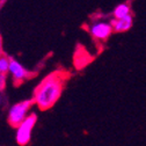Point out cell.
Here are the masks:
<instances>
[{
    "label": "cell",
    "instance_id": "cell-5",
    "mask_svg": "<svg viewBox=\"0 0 146 146\" xmlns=\"http://www.w3.org/2000/svg\"><path fill=\"white\" fill-rule=\"evenodd\" d=\"M8 73L12 76L14 85H20L21 82H23L25 80H27L28 78H30V72L27 71L19 62L14 58H11L9 60V68H8Z\"/></svg>",
    "mask_w": 146,
    "mask_h": 146
},
{
    "label": "cell",
    "instance_id": "cell-9",
    "mask_svg": "<svg viewBox=\"0 0 146 146\" xmlns=\"http://www.w3.org/2000/svg\"><path fill=\"white\" fill-rule=\"evenodd\" d=\"M6 86V74L0 73V90H3Z\"/></svg>",
    "mask_w": 146,
    "mask_h": 146
},
{
    "label": "cell",
    "instance_id": "cell-4",
    "mask_svg": "<svg viewBox=\"0 0 146 146\" xmlns=\"http://www.w3.org/2000/svg\"><path fill=\"white\" fill-rule=\"evenodd\" d=\"M88 31L95 41L104 42L110 37V35L114 33L113 26H111V20L107 21L103 19H95L88 25Z\"/></svg>",
    "mask_w": 146,
    "mask_h": 146
},
{
    "label": "cell",
    "instance_id": "cell-8",
    "mask_svg": "<svg viewBox=\"0 0 146 146\" xmlns=\"http://www.w3.org/2000/svg\"><path fill=\"white\" fill-rule=\"evenodd\" d=\"M9 60L11 57H7L6 54H0V73L7 74L9 68Z\"/></svg>",
    "mask_w": 146,
    "mask_h": 146
},
{
    "label": "cell",
    "instance_id": "cell-11",
    "mask_svg": "<svg viewBox=\"0 0 146 146\" xmlns=\"http://www.w3.org/2000/svg\"><path fill=\"white\" fill-rule=\"evenodd\" d=\"M1 103H3V96H1V94H0V106H1Z\"/></svg>",
    "mask_w": 146,
    "mask_h": 146
},
{
    "label": "cell",
    "instance_id": "cell-1",
    "mask_svg": "<svg viewBox=\"0 0 146 146\" xmlns=\"http://www.w3.org/2000/svg\"><path fill=\"white\" fill-rule=\"evenodd\" d=\"M66 80L65 71H56L48 74L34 90V103L41 110H48L53 107L63 94Z\"/></svg>",
    "mask_w": 146,
    "mask_h": 146
},
{
    "label": "cell",
    "instance_id": "cell-6",
    "mask_svg": "<svg viewBox=\"0 0 146 146\" xmlns=\"http://www.w3.org/2000/svg\"><path fill=\"white\" fill-rule=\"evenodd\" d=\"M111 26H113V30L115 33H125L132 28L133 16H132V14H129L124 17H121V19H114L113 17Z\"/></svg>",
    "mask_w": 146,
    "mask_h": 146
},
{
    "label": "cell",
    "instance_id": "cell-10",
    "mask_svg": "<svg viewBox=\"0 0 146 146\" xmlns=\"http://www.w3.org/2000/svg\"><path fill=\"white\" fill-rule=\"evenodd\" d=\"M0 54H3V40H1V36H0Z\"/></svg>",
    "mask_w": 146,
    "mask_h": 146
},
{
    "label": "cell",
    "instance_id": "cell-7",
    "mask_svg": "<svg viewBox=\"0 0 146 146\" xmlns=\"http://www.w3.org/2000/svg\"><path fill=\"white\" fill-rule=\"evenodd\" d=\"M129 14H131V7L127 3L118 4L113 11V17L114 19H121V17H124V16L129 15Z\"/></svg>",
    "mask_w": 146,
    "mask_h": 146
},
{
    "label": "cell",
    "instance_id": "cell-3",
    "mask_svg": "<svg viewBox=\"0 0 146 146\" xmlns=\"http://www.w3.org/2000/svg\"><path fill=\"white\" fill-rule=\"evenodd\" d=\"M34 100H23L20 101L15 104H13L9 110H8V116H7V121L9 123V125L16 127L19 125L28 115H29V110L31 109V107L34 106Z\"/></svg>",
    "mask_w": 146,
    "mask_h": 146
},
{
    "label": "cell",
    "instance_id": "cell-2",
    "mask_svg": "<svg viewBox=\"0 0 146 146\" xmlns=\"http://www.w3.org/2000/svg\"><path fill=\"white\" fill-rule=\"evenodd\" d=\"M36 123H37V115L35 113H31L16 126L15 140L19 146H26L30 143L31 133Z\"/></svg>",
    "mask_w": 146,
    "mask_h": 146
}]
</instances>
